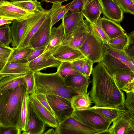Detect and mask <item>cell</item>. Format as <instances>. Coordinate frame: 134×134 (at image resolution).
Wrapping results in <instances>:
<instances>
[{
	"label": "cell",
	"mask_w": 134,
	"mask_h": 134,
	"mask_svg": "<svg viewBox=\"0 0 134 134\" xmlns=\"http://www.w3.org/2000/svg\"><path fill=\"white\" fill-rule=\"evenodd\" d=\"M92 87L90 96L95 105L100 107L124 106V93L113 76L100 63L93 69Z\"/></svg>",
	"instance_id": "obj_1"
},
{
	"label": "cell",
	"mask_w": 134,
	"mask_h": 134,
	"mask_svg": "<svg viewBox=\"0 0 134 134\" xmlns=\"http://www.w3.org/2000/svg\"><path fill=\"white\" fill-rule=\"evenodd\" d=\"M26 91V88L23 85L0 90V125L19 128L22 98Z\"/></svg>",
	"instance_id": "obj_2"
},
{
	"label": "cell",
	"mask_w": 134,
	"mask_h": 134,
	"mask_svg": "<svg viewBox=\"0 0 134 134\" xmlns=\"http://www.w3.org/2000/svg\"><path fill=\"white\" fill-rule=\"evenodd\" d=\"M34 93L57 95L70 100L74 96L80 93L76 89L66 86L63 77L57 71L50 73L34 72Z\"/></svg>",
	"instance_id": "obj_3"
},
{
	"label": "cell",
	"mask_w": 134,
	"mask_h": 134,
	"mask_svg": "<svg viewBox=\"0 0 134 134\" xmlns=\"http://www.w3.org/2000/svg\"><path fill=\"white\" fill-rule=\"evenodd\" d=\"M71 116L101 133L107 130L112 121L90 108L74 110Z\"/></svg>",
	"instance_id": "obj_4"
},
{
	"label": "cell",
	"mask_w": 134,
	"mask_h": 134,
	"mask_svg": "<svg viewBox=\"0 0 134 134\" xmlns=\"http://www.w3.org/2000/svg\"><path fill=\"white\" fill-rule=\"evenodd\" d=\"M78 49L93 63L100 62L105 51L104 45L90 28L85 40Z\"/></svg>",
	"instance_id": "obj_5"
},
{
	"label": "cell",
	"mask_w": 134,
	"mask_h": 134,
	"mask_svg": "<svg viewBox=\"0 0 134 134\" xmlns=\"http://www.w3.org/2000/svg\"><path fill=\"white\" fill-rule=\"evenodd\" d=\"M47 101L59 123L70 116L74 110L71 100L59 96L46 95Z\"/></svg>",
	"instance_id": "obj_6"
},
{
	"label": "cell",
	"mask_w": 134,
	"mask_h": 134,
	"mask_svg": "<svg viewBox=\"0 0 134 134\" xmlns=\"http://www.w3.org/2000/svg\"><path fill=\"white\" fill-rule=\"evenodd\" d=\"M56 134H98L100 132L70 116L59 123Z\"/></svg>",
	"instance_id": "obj_7"
},
{
	"label": "cell",
	"mask_w": 134,
	"mask_h": 134,
	"mask_svg": "<svg viewBox=\"0 0 134 134\" xmlns=\"http://www.w3.org/2000/svg\"><path fill=\"white\" fill-rule=\"evenodd\" d=\"M112 122V125L107 130L100 134H134V115L127 110Z\"/></svg>",
	"instance_id": "obj_8"
},
{
	"label": "cell",
	"mask_w": 134,
	"mask_h": 134,
	"mask_svg": "<svg viewBox=\"0 0 134 134\" xmlns=\"http://www.w3.org/2000/svg\"><path fill=\"white\" fill-rule=\"evenodd\" d=\"M49 13V10L38 12L34 16L28 19L25 29L18 47L22 48L29 46L30 40L35 33L46 18Z\"/></svg>",
	"instance_id": "obj_9"
},
{
	"label": "cell",
	"mask_w": 134,
	"mask_h": 134,
	"mask_svg": "<svg viewBox=\"0 0 134 134\" xmlns=\"http://www.w3.org/2000/svg\"><path fill=\"white\" fill-rule=\"evenodd\" d=\"M38 12H31L16 6L9 1L0 2V18L23 21L35 15Z\"/></svg>",
	"instance_id": "obj_10"
},
{
	"label": "cell",
	"mask_w": 134,
	"mask_h": 134,
	"mask_svg": "<svg viewBox=\"0 0 134 134\" xmlns=\"http://www.w3.org/2000/svg\"><path fill=\"white\" fill-rule=\"evenodd\" d=\"M46 125L35 111L28 97L26 128L22 133L43 134L45 129Z\"/></svg>",
	"instance_id": "obj_11"
},
{
	"label": "cell",
	"mask_w": 134,
	"mask_h": 134,
	"mask_svg": "<svg viewBox=\"0 0 134 134\" xmlns=\"http://www.w3.org/2000/svg\"><path fill=\"white\" fill-rule=\"evenodd\" d=\"M90 31V23L84 20L80 25L65 37L60 45L78 49L83 43Z\"/></svg>",
	"instance_id": "obj_12"
},
{
	"label": "cell",
	"mask_w": 134,
	"mask_h": 134,
	"mask_svg": "<svg viewBox=\"0 0 134 134\" xmlns=\"http://www.w3.org/2000/svg\"><path fill=\"white\" fill-rule=\"evenodd\" d=\"M51 17L49 13L37 31L31 38L29 46L32 48L47 47L49 39L51 29Z\"/></svg>",
	"instance_id": "obj_13"
},
{
	"label": "cell",
	"mask_w": 134,
	"mask_h": 134,
	"mask_svg": "<svg viewBox=\"0 0 134 134\" xmlns=\"http://www.w3.org/2000/svg\"><path fill=\"white\" fill-rule=\"evenodd\" d=\"M62 62L55 58L51 51L46 49L40 55L29 62V66L32 72H36L48 68H58Z\"/></svg>",
	"instance_id": "obj_14"
},
{
	"label": "cell",
	"mask_w": 134,
	"mask_h": 134,
	"mask_svg": "<svg viewBox=\"0 0 134 134\" xmlns=\"http://www.w3.org/2000/svg\"><path fill=\"white\" fill-rule=\"evenodd\" d=\"M51 52L55 58L61 62H71L85 57L78 49L66 45H60Z\"/></svg>",
	"instance_id": "obj_15"
},
{
	"label": "cell",
	"mask_w": 134,
	"mask_h": 134,
	"mask_svg": "<svg viewBox=\"0 0 134 134\" xmlns=\"http://www.w3.org/2000/svg\"><path fill=\"white\" fill-rule=\"evenodd\" d=\"M81 12L90 23L96 22L102 13L100 0H85Z\"/></svg>",
	"instance_id": "obj_16"
},
{
	"label": "cell",
	"mask_w": 134,
	"mask_h": 134,
	"mask_svg": "<svg viewBox=\"0 0 134 134\" xmlns=\"http://www.w3.org/2000/svg\"><path fill=\"white\" fill-rule=\"evenodd\" d=\"M29 98L36 113L46 124L53 128L56 127L59 122L56 117L39 102L33 94H29Z\"/></svg>",
	"instance_id": "obj_17"
},
{
	"label": "cell",
	"mask_w": 134,
	"mask_h": 134,
	"mask_svg": "<svg viewBox=\"0 0 134 134\" xmlns=\"http://www.w3.org/2000/svg\"><path fill=\"white\" fill-rule=\"evenodd\" d=\"M100 62L112 76L118 73L132 71L126 65L105 50Z\"/></svg>",
	"instance_id": "obj_18"
},
{
	"label": "cell",
	"mask_w": 134,
	"mask_h": 134,
	"mask_svg": "<svg viewBox=\"0 0 134 134\" xmlns=\"http://www.w3.org/2000/svg\"><path fill=\"white\" fill-rule=\"evenodd\" d=\"M100 1L104 16L119 23L122 21L124 12L113 1L100 0Z\"/></svg>",
	"instance_id": "obj_19"
},
{
	"label": "cell",
	"mask_w": 134,
	"mask_h": 134,
	"mask_svg": "<svg viewBox=\"0 0 134 134\" xmlns=\"http://www.w3.org/2000/svg\"><path fill=\"white\" fill-rule=\"evenodd\" d=\"M112 76L121 90L126 93L134 92V72H122L114 74Z\"/></svg>",
	"instance_id": "obj_20"
},
{
	"label": "cell",
	"mask_w": 134,
	"mask_h": 134,
	"mask_svg": "<svg viewBox=\"0 0 134 134\" xmlns=\"http://www.w3.org/2000/svg\"><path fill=\"white\" fill-rule=\"evenodd\" d=\"M65 84L76 89L80 93H87L88 86L92 81L89 77L83 75H75L63 77Z\"/></svg>",
	"instance_id": "obj_21"
},
{
	"label": "cell",
	"mask_w": 134,
	"mask_h": 134,
	"mask_svg": "<svg viewBox=\"0 0 134 134\" xmlns=\"http://www.w3.org/2000/svg\"><path fill=\"white\" fill-rule=\"evenodd\" d=\"M97 22L110 39L114 38L125 33L119 23L104 16L100 17Z\"/></svg>",
	"instance_id": "obj_22"
},
{
	"label": "cell",
	"mask_w": 134,
	"mask_h": 134,
	"mask_svg": "<svg viewBox=\"0 0 134 134\" xmlns=\"http://www.w3.org/2000/svg\"><path fill=\"white\" fill-rule=\"evenodd\" d=\"M62 19L65 37L80 25L84 20L82 12L66 14Z\"/></svg>",
	"instance_id": "obj_23"
},
{
	"label": "cell",
	"mask_w": 134,
	"mask_h": 134,
	"mask_svg": "<svg viewBox=\"0 0 134 134\" xmlns=\"http://www.w3.org/2000/svg\"><path fill=\"white\" fill-rule=\"evenodd\" d=\"M26 74L16 73L6 76L0 81V90L13 88L23 85L27 88V86L24 78Z\"/></svg>",
	"instance_id": "obj_24"
},
{
	"label": "cell",
	"mask_w": 134,
	"mask_h": 134,
	"mask_svg": "<svg viewBox=\"0 0 134 134\" xmlns=\"http://www.w3.org/2000/svg\"><path fill=\"white\" fill-rule=\"evenodd\" d=\"M65 37L63 21L57 27L51 29L49 42L46 49L51 51L53 48L60 45Z\"/></svg>",
	"instance_id": "obj_25"
},
{
	"label": "cell",
	"mask_w": 134,
	"mask_h": 134,
	"mask_svg": "<svg viewBox=\"0 0 134 134\" xmlns=\"http://www.w3.org/2000/svg\"><path fill=\"white\" fill-rule=\"evenodd\" d=\"M26 19L22 21L14 20L9 26L13 48H16L19 45L25 29Z\"/></svg>",
	"instance_id": "obj_26"
},
{
	"label": "cell",
	"mask_w": 134,
	"mask_h": 134,
	"mask_svg": "<svg viewBox=\"0 0 134 134\" xmlns=\"http://www.w3.org/2000/svg\"><path fill=\"white\" fill-rule=\"evenodd\" d=\"M105 50L126 65L134 72V58L130 56L124 50L116 49L109 45H104Z\"/></svg>",
	"instance_id": "obj_27"
},
{
	"label": "cell",
	"mask_w": 134,
	"mask_h": 134,
	"mask_svg": "<svg viewBox=\"0 0 134 134\" xmlns=\"http://www.w3.org/2000/svg\"><path fill=\"white\" fill-rule=\"evenodd\" d=\"M29 66V62H7L0 72L5 73L28 74L32 72Z\"/></svg>",
	"instance_id": "obj_28"
},
{
	"label": "cell",
	"mask_w": 134,
	"mask_h": 134,
	"mask_svg": "<svg viewBox=\"0 0 134 134\" xmlns=\"http://www.w3.org/2000/svg\"><path fill=\"white\" fill-rule=\"evenodd\" d=\"M71 102L74 110L88 109L93 103L90 96L89 92L74 95L71 98Z\"/></svg>",
	"instance_id": "obj_29"
},
{
	"label": "cell",
	"mask_w": 134,
	"mask_h": 134,
	"mask_svg": "<svg viewBox=\"0 0 134 134\" xmlns=\"http://www.w3.org/2000/svg\"><path fill=\"white\" fill-rule=\"evenodd\" d=\"M92 110L97 112L112 121L121 114L127 110L125 107H100L96 105L90 107Z\"/></svg>",
	"instance_id": "obj_30"
},
{
	"label": "cell",
	"mask_w": 134,
	"mask_h": 134,
	"mask_svg": "<svg viewBox=\"0 0 134 134\" xmlns=\"http://www.w3.org/2000/svg\"><path fill=\"white\" fill-rule=\"evenodd\" d=\"M9 1L12 4L29 12H44L46 10L42 7L41 3L37 0Z\"/></svg>",
	"instance_id": "obj_31"
},
{
	"label": "cell",
	"mask_w": 134,
	"mask_h": 134,
	"mask_svg": "<svg viewBox=\"0 0 134 134\" xmlns=\"http://www.w3.org/2000/svg\"><path fill=\"white\" fill-rule=\"evenodd\" d=\"M51 17V25H53L60 20L62 19L67 13L68 10L62 3H53L51 8L49 10Z\"/></svg>",
	"instance_id": "obj_32"
},
{
	"label": "cell",
	"mask_w": 134,
	"mask_h": 134,
	"mask_svg": "<svg viewBox=\"0 0 134 134\" xmlns=\"http://www.w3.org/2000/svg\"><path fill=\"white\" fill-rule=\"evenodd\" d=\"M13 51L9 56L7 62L23 63L27 62L26 59L32 48L30 46L22 48H13Z\"/></svg>",
	"instance_id": "obj_33"
},
{
	"label": "cell",
	"mask_w": 134,
	"mask_h": 134,
	"mask_svg": "<svg viewBox=\"0 0 134 134\" xmlns=\"http://www.w3.org/2000/svg\"><path fill=\"white\" fill-rule=\"evenodd\" d=\"M129 42V38L127 34L125 33L114 38L110 39L109 45L116 49L125 50Z\"/></svg>",
	"instance_id": "obj_34"
},
{
	"label": "cell",
	"mask_w": 134,
	"mask_h": 134,
	"mask_svg": "<svg viewBox=\"0 0 134 134\" xmlns=\"http://www.w3.org/2000/svg\"><path fill=\"white\" fill-rule=\"evenodd\" d=\"M57 72L63 77L75 75H82L74 68L71 62H62L58 67Z\"/></svg>",
	"instance_id": "obj_35"
},
{
	"label": "cell",
	"mask_w": 134,
	"mask_h": 134,
	"mask_svg": "<svg viewBox=\"0 0 134 134\" xmlns=\"http://www.w3.org/2000/svg\"><path fill=\"white\" fill-rule=\"evenodd\" d=\"M91 30L104 44L109 45L110 38L97 22L93 23H90Z\"/></svg>",
	"instance_id": "obj_36"
},
{
	"label": "cell",
	"mask_w": 134,
	"mask_h": 134,
	"mask_svg": "<svg viewBox=\"0 0 134 134\" xmlns=\"http://www.w3.org/2000/svg\"><path fill=\"white\" fill-rule=\"evenodd\" d=\"M29 94L27 91L23 95L22 99V108L20 121L18 127L21 131L25 130L27 112V102Z\"/></svg>",
	"instance_id": "obj_37"
},
{
	"label": "cell",
	"mask_w": 134,
	"mask_h": 134,
	"mask_svg": "<svg viewBox=\"0 0 134 134\" xmlns=\"http://www.w3.org/2000/svg\"><path fill=\"white\" fill-rule=\"evenodd\" d=\"M0 42L8 47L11 43L9 26L6 24L0 26Z\"/></svg>",
	"instance_id": "obj_38"
},
{
	"label": "cell",
	"mask_w": 134,
	"mask_h": 134,
	"mask_svg": "<svg viewBox=\"0 0 134 134\" xmlns=\"http://www.w3.org/2000/svg\"><path fill=\"white\" fill-rule=\"evenodd\" d=\"M124 12L134 14V2L131 0H113Z\"/></svg>",
	"instance_id": "obj_39"
},
{
	"label": "cell",
	"mask_w": 134,
	"mask_h": 134,
	"mask_svg": "<svg viewBox=\"0 0 134 134\" xmlns=\"http://www.w3.org/2000/svg\"><path fill=\"white\" fill-rule=\"evenodd\" d=\"M85 0H73L69 3L64 5L67 9V13L81 12Z\"/></svg>",
	"instance_id": "obj_40"
},
{
	"label": "cell",
	"mask_w": 134,
	"mask_h": 134,
	"mask_svg": "<svg viewBox=\"0 0 134 134\" xmlns=\"http://www.w3.org/2000/svg\"><path fill=\"white\" fill-rule=\"evenodd\" d=\"M124 106L130 113L134 115V92L126 93Z\"/></svg>",
	"instance_id": "obj_41"
},
{
	"label": "cell",
	"mask_w": 134,
	"mask_h": 134,
	"mask_svg": "<svg viewBox=\"0 0 134 134\" xmlns=\"http://www.w3.org/2000/svg\"><path fill=\"white\" fill-rule=\"evenodd\" d=\"M24 78L26 84L27 92L29 94H33L34 92L35 85L34 72L26 74Z\"/></svg>",
	"instance_id": "obj_42"
},
{
	"label": "cell",
	"mask_w": 134,
	"mask_h": 134,
	"mask_svg": "<svg viewBox=\"0 0 134 134\" xmlns=\"http://www.w3.org/2000/svg\"><path fill=\"white\" fill-rule=\"evenodd\" d=\"M46 48V47L43 46L32 48L26 58L27 61L30 62L38 57L44 52Z\"/></svg>",
	"instance_id": "obj_43"
},
{
	"label": "cell",
	"mask_w": 134,
	"mask_h": 134,
	"mask_svg": "<svg viewBox=\"0 0 134 134\" xmlns=\"http://www.w3.org/2000/svg\"><path fill=\"white\" fill-rule=\"evenodd\" d=\"M32 94L39 102L55 117L54 113L50 107L47 101L46 95L37 92H35Z\"/></svg>",
	"instance_id": "obj_44"
},
{
	"label": "cell",
	"mask_w": 134,
	"mask_h": 134,
	"mask_svg": "<svg viewBox=\"0 0 134 134\" xmlns=\"http://www.w3.org/2000/svg\"><path fill=\"white\" fill-rule=\"evenodd\" d=\"M21 132L17 127L0 125V134H20Z\"/></svg>",
	"instance_id": "obj_45"
},
{
	"label": "cell",
	"mask_w": 134,
	"mask_h": 134,
	"mask_svg": "<svg viewBox=\"0 0 134 134\" xmlns=\"http://www.w3.org/2000/svg\"><path fill=\"white\" fill-rule=\"evenodd\" d=\"M85 58V57L83 58L71 62L74 68L77 71L84 75H85L83 71V66Z\"/></svg>",
	"instance_id": "obj_46"
},
{
	"label": "cell",
	"mask_w": 134,
	"mask_h": 134,
	"mask_svg": "<svg viewBox=\"0 0 134 134\" xmlns=\"http://www.w3.org/2000/svg\"><path fill=\"white\" fill-rule=\"evenodd\" d=\"M129 38V42L126 49L125 51L131 57L134 58V31L128 35Z\"/></svg>",
	"instance_id": "obj_47"
},
{
	"label": "cell",
	"mask_w": 134,
	"mask_h": 134,
	"mask_svg": "<svg viewBox=\"0 0 134 134\" xmlns=\"http://www.w3.org/2000/svg\"><path fill=\"white\" fill-rule=\"evenodd\" d=\"M93 63L85 58L83 66V71L85 75L90 76L91 74Z\"/></svg>",
	"instance_id": "obj_48"
},
{
	"label": "cell",
	"mask_w": 134,
	"mask_h": 134,
	"mask_svg": "<svg viewBox=\"0 0 134 134\" xmlns=\"http://www.w3.org/2000/svg\"><path fill=\"white\" fill-rule=\"evenodd\" d=\"M10 55L0 54V71L7 62Z\"/></svg>",
	"instance_id": "obj_49"
},
{
	"label": "cell",
	"mask_w": 134,
	"mask_h": 134,
	"mask_svg": "<svg viewBox=\"0 0 134 134\" xmlns=\"http://www.w3.org/2000/svg\"><path fill=\"white\" fill-rule=\"evenodd\" d=\"M13 51V48L9 49L0 46V54L10 55Z\"/></svg>",
	"instance_id": "obj_50"
},
{
	"label": "cell",
	"mask_w": 134,
	"mask_h": 134,
	"mask_svg": "<svg viewBox=\"0 0 134 134\" xmlns=\"http://www.w3.org/2000/svg\"><path fill=\"white\" fill-rule=\"evenodd\" d=\"M13 20L8 19L4 18H0V26L6 24L9 25L11 24Z\"/></svg>",
	"instance_id": "obj_51"
},
{
	"label": "cell",
	"mask_w": 134,
	"mask_h": 134,
	"mask_svg": "<svg viewBox=\"0 0 134 134\" xmlns=\"http://www.w3.org/2000/svg\"><path fill=\"white\" fill-rule=\"evenodd\" d=\"M69 0H41V2H45L47 3H62Z\"/></svg>",
	"instance_id": "obj_52"
},
{
	"label": "cell",
	"mask_w": 134,
	"mask_h": 134,
	"mask_svg": "<svg viewBox=\"0 0 134 134\" xmlns=\"http://www.w3.org/2000/svg\"><path fill=\"white\" fill-rule=\"evenodd\" d=\"M14 74H15L5 73L0 72V81L6 76L12 75Z\"/></svg>",
	"instance_id": "obj_53"
},
{
	"label": "cell",
	"mask_w": 134,
	"mask_h": 134,
	"mask_svg": "<svg viewBox=\"0 0 134 134\" xmlns=\"http://www.w3.org/2000/svg\"><path fill=\"white\" fill-rule=\"evenodd\" d=\"M44 134H56L55 130L51 128L49 129L45 132L43 133Z\"/></svg>",
	"instance_id": "obj_54"
},
{
	"label": "cell",
	"mask_w": 134,
	"mask_h": 134,
	"mask_svg": "<svg viewBox=\"0 0 134 134\" xmlns=\"http://www.w3.org/2000/svg\"><path fill=\"white\" fill-rule=\"evenodd\" d=\"M0 46L1 47L5 48H8L9 49H12V48L10 47H8L6 46L3 43L0 42Z\"/></svg>",
	"instance_id": "obj_55"
},
{
	"label": "cell",
	"mask_w": 134,
	"mask_h": 134,
	"mask_svg": "<svg viewBox=\"0 0 134 134\" xmlns=\"http://www.w3.org/2000/svg\"><path fill=\"white\" fill-rule=\"evenodd\" d=\"M9 0H0V2L1 1H7ZM9 1H20V0H9Z\"/></svg>",
	"instance_id": "obj_56"
},
{
	"label": "cell",
	"mask_w": 134,
	"mask_h": 134,
	"mask_svg": "<svg viewBox=\"0 0 134 134\" xmlns=\"http://www.w3.org/2000/svg\"><path fill=\"white\" fill-rule=\"evenodd\" d=\"M132 0L133 2H134V0Z\"/></svg>",
	"instance_id": "obj_57"
},
{
	"label": "cell",
	"mask_w": 134,
	"mask_h": 134,
	"mask_svg": "<svg viewBox=\"0 0 134 134\" xmlns=\"http://www.w3.org/2000/svg\"><path fill=\"white\" fill-rule=\"evenodd\" d=\"M112 0V1H113V0Z\"/></svg>",
	"instance_id": "obj_58"
},
{
	"label": "cell",
	"mask_w": 134,
	"mask_h": 134,
	"mask_svg": "<svg viewBox=\"0 0 134 134\" xmlns=\"http://www.w3.org/2000/svg\"></svg>",
	"instance_id": "obj_59"
}]
</instances>
